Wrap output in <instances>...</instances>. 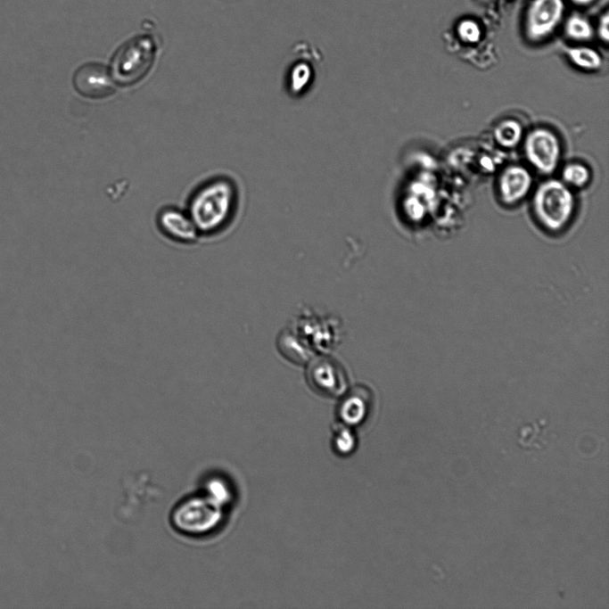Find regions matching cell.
I'll return each mask as SVG.
<instances>
[{
    "instance_id": "6da1fadb",
    "label": "cell",
    "mask_w": 609,
    "mask_h": 609,
    "mask_svg": "<svg viewBox=\"0 0 609 609\" xmlns=\"http://www.w3.org/2000/svg\"><path fill=\"white\" fill-rule=\"evenodd\" d=\"M240 205L237 183L227 176L210 178L192 193L187 212L201 238L224 233L234 222Z\"/></svg>"
},
{
    "instance_id": "7a4b0ae2",
    "label": "cell",
    "mask_w": 609,
    "mask_h": 609,
    "mask_svg": "<svg viewBox=\"0 0 609 609\" xmlns=\"http://www.w3.org/2000/svg\"><path fill=\"white\" fill-rule=\"evenodd\" d=\"M159 45L155 36L138 34L122 43L109 66L117 85L128 86L141 81L156 60Z\"/></svg>"
},
{
    "instance_id": "3957f363",
    "label": "cell",
    "mask_w": 609,
    "mask_h": 609,
    "mask_svg": "<svg viewBox=\"0 0 609 609\" xmlns=\"http://www.w3.org/2000/svg\"><path fill=\"white\" fill-rule=\"evenodd\" d=\"M533 210L539 222L547 230H562L574 210V198L570 189L561 181L543 182L533 196Z\"/></svg>"
},
{
    "instance_id": "277c9868",
    "label": "cell",
    "mask_w": 609,
    "mask_h": 609,
    "mask_svg": "<svg viewBox=\"0 0 609 609\" xmlns=\"http://www.w3.org/2000/svg\"><path fill=\"white\" fill-rule=\"evenodd\" d=\"M565 11L564 0H531L524 15V32L531 42L548 37L561 23Z\"/></svg>"
},
{
    "instance_id": "5b68a950",
    "label": "cell",
    "mask_w": 609,
    "mask_h": 609,
    "mask_svg": "<svg viewBox=\"0 0 609 609\" xmlns=\"http://www.w3.org/2000/svg\"><path fill=\"white\" fill-rule=\"evenodd\" d=\"M155 222L160 234L174 244L191 246L201 239L187 210L165 206L158 211Z\"/></svg>"
},
{
    "instance_id": "8992f818",
    "label": "cell",
    "mask_w": 609,
    "mask_h": 609,
    "mask_svg": "<svg viewBox=\"0 0 609 609\" xmlns=\"http://www.w3.org/2000/svg\"><path fill=\"white\" fill-rule=\"evenodd\" d=\"M306 373L309 386L322 395L333 397L347 390L345 370L332 358L322 356L312 359Z\"/></svg>"
},
{
    "instance_id": "52a82bcc",
    "label": "cell",
    "mask_w": 609,
    "mask_h": 609,
    "mask_svg": "<svg viewBox=\"0 0 609 609\" xmlns=\"http://www.w3.org/2000/svg\"><path fill=\"white\" fill-rule=\"evenodd\" d=\"M524 151L527 160L539 171L552 173L560 158V143L557 136L547 128H536L525 138Z\"/></svg>"
},
{
    "instance_id": "ba28073f",
    "label": "cell",
    "mask_w": 609,
    "mask_h": 609,
    "mask_svg": "<svg viewBox=\"0 0 609 609\" xmlns=\"http://www.w3.org/2000/svg\"><path fill=\"white\" fill-rule=\"evenodd\" d=\"M72 82L81 95L91 99L111 95L117 86L110 68L95 62L80 65L73 74Z\"/></svg>"
},
{
    "instance_id": "9c48e42d",
    "label": "cell",
    "mask_w": 609,
    "mask_h": 609,
    "mask_svg": "<svg viewBox=\"0 0 609 609\" xmlns=\"http://www.w3.org/2000/svg\"><path fill=\"white\" fill-rule=\"evenodd\" d=\"M217 501L212 498H193L182 503L174 513V523L178 529L186 532L200 533L207 531L218 521L219 515L216 507Z\"/></svg>"
},
{
    "instance_id": "30bf717a",
    "label": "cell",
    "mask_w": 609,
    "mask_h": 609,
    "mask_svg": "<svg viewBox=\"0 0 609 609\" xmlns=\"http://www.w3.org/2000/svg\"><path fill=\"white\" fill-rule=\"evenodd\" d=\"M314 47L309 44H299L292 51V59L286 68V80L291 92L299 94L306 87L314 74L313 63L317 61Z\"/></svg>"
},
{
    "instance_id": "8fae6325",
    "label": "cell",
    "mask_w": 609,
    "mask_h": 609,
    "mask_svg": "<svg viewBox=\"0 0 609 609\" xmlns=\"http://www.w3.org/2000/svg\"><path fill=\"white\" fill-rule=\"evenodd\" d=\"M338 406V415L344 424H360L367 416L372 402V395L363 386L346 390Z\"/></svg>"
},
{
    "instance_id": "7c38bea8",
    "label": "cell",
    "mask_w": 609,
    "mask_h": 609,
    "mask_svg": "<svg viewBox=\"0 0 609 609\" xmlns=\"http://www.w3.org/2000/svg\"><path fill=\"white\" fill-rule=\"evenodd\" d=\"M531 183V176L524 167L513 165L506 168L498 179L502 201L506 204L519 202L529 193Z\"/></svg>"
},
{
    "instance_id": "4fadbf2b",
    "label": "cell",
    "mask_w": 609,
    "mask_h": 609,
    "mask_svg": "<svg viewBox=\"0 0 609 609\" xmlns=\"http://www.w3.org/2000/svg\"><path fill=\"white\" fill-rule=\"evenodd\" d=\"M569 60L576 67L585 70H597L602 65L599 53L589 46L575 45L565 48Z\"/></svg>"
},
{
    "instance_id": "5bb4252c",
    "label": "cell",
    "mask_w": 609,
    "mask_h": 609,
    "mask_svg": "<svg viewBox=\"0 0 609 609\" xmlns=\"http://www.w3.org/2000/svg\"><path fill=\"white\" fill-rule=\"evenodd\" d=\"M564 32L569 39L584 42L593 37L595 29L587 18L579 13H572L564 22Z\"/></svg>"
},
{
    "instance_id": "9a60e30c",
    "label": "cell",
    "mask_w": 609,
    "mask_h": 609,
    "mask_svg": "<svg viewBox=\"0 0 609 609\" xmlns=\"http://www.w3.org/2000/svg\"><path fill=\"white\" fill-rule=\"evenodd\" d=\"M494 137L497 143L503 147H514L522 140L523 128L514 119H504L495 127Z\"/></svg>"
},
{
    "instance_id": "2e32d148",
    "label": "cell",
    "mask_w": 609,
    "mask_h": 609,
    "mask_svg": "<svg viewBox=\"0 0 609 609\" xmlns=\"http://www.w3.org/2000/svg\"><path fill=\"white\" fill-rule=\"evenodd\" d=\"M564 181L575 187L585 186L590 178L588 169L580 163H570L562 171Z\"/></svg>"
},
{
    "instance_id": "e0dca14e",
    "label": "cell",
    "mask_w": 609,
    "mask_h": 609,
    "mask_svg": "<svg viewBox=\"0 0 609 609\" xmlns=\"http://www.w3.org/2000/svg\"><path fill=\"white\" fill-rule=\"evenodd\" d=\"M456 33L462 42L469 45L480 42L482 35L480 24L473 19L460 21L457 24Z\"/></svg>"
},
{
    "instance_id": "ac0fdd59",
    "label": "cell",
    "mask_w": 609,
    "mask_h": 609,
    "mask_svg": "<svg viewBox=\"0 0 609 609\" xmlns=\"http://www.w3.org/2000/svg\"><path fill=\"white\" fill-rule=\"evenodd\" d=\"M402 211L411 222H420L425 216L426 208L423 201L407 194L401 202Z\"/></svg>"
},
{
    "instance_id": "d6986e66",
    "label": "cell",
    "mask_w": 609,
    "mask_h": 609,
    "mask_svg": "<svg viewBox=\"0 0 609 609\" xmlns=\"http://www.w3.org/2000/svg\"><path fill=\"white\" fill-rule=\"evenodd\" d=\"M355 445V439L347 428L338 430L334 439V446L339 453H350Z\"/></svg>"
},
{
    "instance_id": "ffe728a7",
    "label": "cell",
    "mask_w": 609,
    "mask_h": 609,
    "mask_svg": "<svg viewBox=\"0 0 609 609\" xmlns=\"http://www.w3.org/2000/svg\"><path fill=\"white\" fill-rule=\"evenodd\" d=\"M609 13L605 11L598 19L597 25V35L598 38L605 44L608 43L609 40Z\"/></svg>"
},
{
    "instance_id": "44dd1931",
    "label": "cell",
    "mask_w": 609,
    "mask_h": 609,
    "mask_svg": "<svg viewBox=\"0 0 609 609\" xmlns=\"http://www.w3.org/2000/svg\"><path fill=\"white\" fill-rule=\"evenodd\" d=\"M572 4L579 5V6H587L593 3H595L597 0H569Z\"/></svg>"
}]
</instances>
